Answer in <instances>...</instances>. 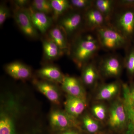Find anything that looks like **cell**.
I'll return each instance as SVG.
<instances>
[{
  "mask_svg": "<svg viewBox=\"0 0 134 134\" xmlns=\"http://www.w3.org/2000/svg\"><path fill=\"white\" fill-rule=\"evenodd\" d=\"M1 101L0 134H27L21 129L32 122V118L21 97L9 93Z\"/></svg>",
  "mask_w": 134,
  "mask_h": 134,
  "instance_id": "obj_1",
  "label": "cell"
},
{
  "mask_svg": "<svg viewBox=\"0 0 134 134\" xmlns=\"http://www.w3.org/2000/svg\"><path fill=\"white\" fill-rule=\"evenodd\" d=\"M97 38L91 34L80 36L76 40L71 49L72 59L79 67L84 66L100 48Z\"/></svg>",
  "mask_w": 134,
  "mask_h": 134,
  "instance_id": "obj_2",
  "label": "cell"
},
{
  "mask_svg": "<svg viewBox=\"0 0 134 134\" xmlns=\"http://www.w3.org/2000/svg\"><path fill=\"white\" fill-rule=\"evenodd\" d=\"M96 31L100 47L105 50L113 51L123 48L126 45L127 40L111 25L103 26Z\"/></svg>",
  "mask_w": 134,
  "mask_h": 134,
  "instance_id": "obj_3",
  "label": "cell"
},
{
  "mask_svg": "<svg viewBox=\"0 0 134 134\" xmlns=\"http://www.w3.org/2000/svg\"><path fill=\"white\" fill-rule=\"evenodd\" d=\"M51 129L54 132H62L74 128H79V123L76 119L70 115L65 111L58 108L51 110L49 117Z\"/></svg>",
  "mask_w": 134,
  "mask_h": 134,
  "instance_id": "obj_4",
  "label": "cell"
},
{
  "mask_svg": "<svg viewBox=\"0 0 134 134\" xmlns=\"http://www.w3.org/2000/svg\"><path fill=\"white\" fill-rule=\"evenodd\" d=\"M117 15L111 25L123 35L127 40L134 33V9H124Z\"/></svg>",
  "mask_w": 134,
  "mask_h": 134,
  "instance_id": "obj_5",
  "label": "cell"
},
{
  "mask_svg": "<svg viewBox=\"0 0 134 134\" xmlns=\"http://www.w3.org/2000/svg\"><path fill=\"white\" fill-rule=\"evenodd\" d=\"M14 18L18 26L25 36L32 38L38 37V31L34 25L26 9L16 8Z\"/></svg>",
  "mask_w": 134,
  "mask_h": 134,
  "instance_id": "obj_6",
  "label": "cell"
},
{
  "mask_svg": "<svg viewBox=\"0 0 134 134\" xmlns=\"http://www.w3.org/2000/svg\"><path fill=\"white\" fill-rule=\"evenodd\" d=\"M84 16L79 11H72L62 17L59 21V25L66 36H72L80 28Z\"/></svg>",
  "mask_w": 134,
  "mask_h": 134,
  "instance_id": "obj_7",
  "label": "cell"
},
{
  "mask_svg": "<svg viewBox=\"0 0 134 134\" xmlns=\"http://www.w3.org/2000/svg\"><path fill=\"white\" fill-rule=\"evenodd\" d=\"M36 88L55 105H59L61 100V95L59 88L55 83L45 80H34Z\"/></svg>",
  "mask_w": 134,
  "mask_h": 134,
  "instance_id": "obj_8",
  "label": "cell"
},
{
  "mask_svg": "<svg viewBox=\"0 0 134 134\" xmlns=\"http://www.w3.org/2000/svg\"><path fill=\"white\" fill-rule=\"evenodd\" d=\"M122 64L118 56L111 55L104 58L100 63L102 74L107 77H118L122 70Z\"/></svg>",
  "mask_w": 134,
  "mask_h": 134,
  "instance_id": "obj_9",
  "label": "cell"
},
{
  "mask_svg": "<svg viewBox=\"0 0 134 134\" xmlns=\"http://www.w3.org/2000/svg\"><path fill=\"white\" fill-rule=\"evenodd\" d=\"M125 104L119 101L114 103L110 108L108 124L113 128H119L125 125L127 120Z\"/></svg>",
  "mask_w": 134,
  "mask_h": 134,
  "instance_id": "obj_10",
  "label": "cell"
},
{
  "mask_svg": "<svg viewBox=\"0 0 134 134\" xmlns=\"http://www.w3.org/2000/svg\"><path fill=\"white\" fill-rule=\"evenodd\" d=\"M82 81L75 77L65 76L62 83V89L67 95L86 99Z\"/></svg>",
  "mask_w": 134,
  "mask_h": 134,
  "instance_id": "obj_11",
  "label": "cell"
},
{
  "mask_svg": "<svg viewBox=\"0 0 134 134\" xmlns=\"http://www.w3.org/2000/svg\"><path fill=\"white\" fill-rule=\"evenodd\" d=\"M83 16L86 27L91 30L108 25L105 17L94 6L85 11Z\"/></svg>",
  "mask_w": 134,
  "mask_h": 134,
  "instance_id": "obj_12",
  "label": "cell"
},
{
  "mask_svg": "<svg viewBox=\"0 0 134 134\" xmlns=\"http://www.w3.org/2000/svg\"><path fill=\"white\" fill-rule=\"evenodd\" d=\"M64 104L65 111L77 119L86 108V99L67 95Z\"/></svg>",
  "mask_w": 134,
  "mask_h": 134,
  "instance_id": "obj_13",
  "label": "cell"
},
{
  "mask_svg": "<svg viewBox=\"0 0 134 134\" xmlns=\"http://www.w3.org/2000/svg\"><path fill=\"white\" fill-rule=\"evenodd\" d=\"M32 23L38 31L45 33L52 23V19L42 12L35 10L31 7L26 9Z\"/></svg>",
  "mask_w": 134,
  "mask_h": 134,
  "instance_id": "obj_14",
  "label": "cell"
},
{
  "mask_svg": "<svg viewBox=\"0 0 134 134\" xmlns=\"http://www.w3.org/2000/svg\"><path fill=\"white\" fill-rule=\"evenodd\" d=\"M5 71L13 78L25 80L31 77V69L25 64L18 62L10 63L5 67Z\"/></svg>",
  "mask_w": 134,
  "mask_h": 134,
  "instance_id": "obj_15",
  "label": "cell"
},
{
  "mask_svg": "<svg viewBox=\"0 0 134 134\" xmlns=\"http://www.w3.org/2000/svg\"><path fill=\"white\" fill-rule=\"evenodd\" d=\"M39 76L45 81L62 84L65 76L58 67L53 65H46L38 70Z\"/></svg>",
  "mask_w": 134,
  "mask_h": 134,
  "instance_id": "obj_16",
  "label": "cell"
},
{
  "mask_svg": "<svg viewBox=\"0 0 134 134\" xmlns=\"http://www.w3.org/2000/svg\"><path fill=\"white\" fill-rule=\"evenodd\" d=\"M49 38L52 40L63 52L69 50L67 36L61 28L55 27L51 29L49 31Z\"/></svg>",
  "mask_w": 134,
  "mask_h": 134,
  "instance_id": "obj_17",
  "label": "cell"
},
{
  "mask_svg": "<svg viewBox=\"0 0 134 134\" xmlns=\"http://www.w3.org/2000/svg\"><path fill=\"white\" fill-rule=\"evenodd\" d=\"M99 74L96 66L92 63H86L84 66L81 76V81L87 86L94 84L98 79Z\"/></svg>",
  "mask_w": 134,
  "mask_h": 134,
  "instance_id": "obj_18",
  "label": "cell"
},
{
  "mask_svg": "<svg viewBox=\"0 0 134 134\" xmlns=\"http://www.w3.org/2000/svg\"><path fill=\"white\" fill-rule=\"evenodd\" d=\"M43 44L44 56L46 60H55L62 55L63 52L50 39L44 40Z\"/></svg>",
  "mask_w": 134,
  "mask_h": 134,
  "instance_id": "obj_19",
  "label": "cell"
},
{
  "mask_svg": "<svg viewBox=\"0 0 134 134\" xmlns=\"http://www.w3.org/2000/svg\"><path fill=\"white\" fill-rule=\"evenodd\" d=\"M120 85L117 82H114L104 85L96 97L98 100H108L112 98L119 91Z\"/></svg>",
  "mask_w": 134,
  "mask_h": 134,
  "instance_id": "obj_20",
  "label": "cell"
},
{
  "mask_svg": "<svg viewBox=\"0 0 134 134\" xmlns=\"http://www.w3.org/2000/svg\"><path fill=\"white\" fill-rule=\"evenodd\" d=\"M115 2L113 0H96L93 1V6L104 15L108 21L112 15Z\"/></svg>",
  "mask_w": 134,
  "mask_h": 134,
  "instance_id": "obj_21",
  "label": "cell"
},
{
  "mask_svg": "<svg viewBox=\"0 0 134 134\" xmlns=\"http://www.w3.org/2000/svg\"><path fill=\"white\" fill-rule=\"evenodd\" d=\"M50 3L55 19L72 8L70 1L67 0H51Z\"/></svg>",
  "mask_w": 134,
  "mask_h": 134,
  "instance_id": "obj_22",
  "label": "cell"
},
{
  "mask_svg": "<svg viewBox=\"0 0 134 134\" xmlns=\"http://www.w3.org/2000/svg\"><path fill=\"white\" fill-rule=\"evenodd\" d=\"M125 91V104L126 109H128L130 114L132 117L134 116V84L132 83L130 86L123 84Z\"/></svg>",
  "mask_w": 134,
  "mask_h": 134,
  "instance_id": "obj_23",
  "label": "cell"
},
{
  "mask_svg": "<svg viewBox=\"0 0 134 134\" xmlns=\"http://www.w3.org/2000/svg\"><path fill=\"white\" fill-rule=\"evenodd\" d=\"M31 7L35 10L46 14L53 12L50 1L34 0L32 2Z\"/></svg>",
  "mask_w": 134,
  "mask_h": 134,
  "instance_id": "obj_24",
  "label": "cell"
},
{
  "mask_svg": "<svg viewBox=\"0 0 134 134\" xmlns=\"http://www.w3.org/2000/svg\"><path fill=\"white\" fill-rule=\"evenodd\" d=\"M82 121L84 127L88 132L93 133L98 131L99 129L98 123L90 115L84 116Z\"/></svg>",
  "mask_w": 134,
  "mask_h": 134,
  "instance_id": "obj_25",
  "label": "cell"
},
{
  "mask_svg": "<svg viewBox=\"0 0 134 134\" xmlns=\"http://www.w3.org/2000/svg\"><path fill=\"white\" fill-rule=\"evenodd\" d=\"M94 1L91 0H71L70 1L72 8L80 10H86L93 6Z\"/></svg>",
  "mask_w": 134,
  "mask_h": 134,
  "instance_id": "obj_26",
  "label": "cell"
},
{
  "mask_svg": "<svg viewBox=\"0 0 134 134\" xmlns=\"http://www.w3.org/2000/svg\"><path fill=\"white\" fill-rule=\"evenodd\" d=\"M125 66L127 71L130 75H134V49L129 53L125 60Z\"/></svg>",
  "mask_w": 134,
  "mask_h": 134,
  "instance_id": "obj_27",
  "label": "cell"
},
{
  "mask_svg": "<svg viewBox=\"0 0 134 134\" xmlns=\"http://www.w3.org/2000/svg\"><path fill=\"white\" fill-rule=\"evenodd\" d=\"M94 116L98 119L103 120L105 119L106 116V110L105 107L101 104L93 106L92 109Z\"/></svg>",
  "mask_w": 134,
  "mask_h": 134,
  "instance_id": "obj_28",
  "label": "cell"
},
{
  "mask_svg": "<svg viewBox=\"0 0 134 134\" xmlns=\"http://www.w3.org/2000/svg\"><path fill=\"white\" fill-rule=\"evenodd\" d=\"M10 15V12L8 8L4 5L1 4L0 6V25H2L7 19Z\"/></svg>",
  "mask_w": 134,
  "mask_h": 134,
  "instance_id": "obj_29",
  "label": "cell"
},
{
  "mask_svg": "<svg viewBox=\"0 0 134 134\" xmlns=\"http://www.w3.org/2000/svg\"><path fill=\"white\" fill-rule=\"evenodd\" d=\"M118 5L124 9H133L134 8V0H120L117 1Z\"/></svg>",
  "mask_w": 134,
  "mask_h": 134,
  "instance_id": "obj_30",
  "label": "cell"
},
{
  "mask_svg": "<svg viewBox=\"0 0 134 134\" xmlns=\"http://www.w3.org/2000/svg\"><path fill=\"white\" fill-rule=\"evenodd\" d=\"M29 1L28 0H16L14 1L15 5L16 8H24L25 7L28 5Z\"/></svg>",
  "mask_w": 134,
  "mask_h": 134,
  "instance_id": "obj_31",
  "label": "cell"
},
{
  "mask_svg": "<svg viewBox=\"0 0 134 134\" xmlns=\"http://www.w3.org/2000/svg\"><path fill=\"white\" fill-rule=\"evenodd\" d=\"M57 133H58L57 134H80L78 132L73 130L72 129L68 130Z\"/></svg>",
  "mask_w": 134,
  "mask_h": 134,
  "instance_id": "obj_32",
  "label": "cell"
},
{
  "mask_svg": "<svg viewBox=\"0 0 134 134\" xmlns=\"http://www.w3.org/2000/svg\"><path fill=\"white\" fill-rule=\"evenodd\" d=\"M133 124H134V117H133Z\"/></svg>",
  "mask_w": 134,
  "mask_h": 134,
  "instance_id": "obj_33",
  "label": "cell"
}]
</instances>
